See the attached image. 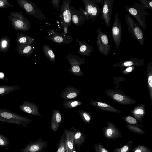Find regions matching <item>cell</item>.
Listing matches in <instances>:
<instances>
[{
  "instance_id": "obj_1",
  "label": "cell",
  "mask_w": 152,
  "mask_h": 152,
  "mask_svg": "<svg viewBox=\"0 0 152 152\" xmlns=\"http://www.w3.org/2000/svg\"><path fill=\"white\" fill-rule=\"evenodd\" d=\"M30 119L7 109L0 108V121L26 127L32 121Z\"/></svg>"
},
{
  "instance_id": "obj_2",
  "label": "cell",
  "mask_w": 152,
  "mask_h": 152,
  "mask_svg": "<svg viewBox=\"0 0 152 152\" xmlns=\"http://www.w3.org/2000/svg\"><path fill=\"white\" fill-rule=\"evenodd\" d=\"M124 7L135 18L141 27L145 30L146 28L145 16L150 14L145 10L146 9L145 6L142 4L134 2L133 6L124 5Z\"/></svg>"
},
{
  "instance_id": "obj_3",
  "label": "cell",
  "mask_w": 152,
  "mask_h": 152,
  "mask_svg": "<svg viewBox=\"0 0 152 152\" xmlns=\"http://www.w3.org/2000/svg\"><path fill=\"white\" fill-rule=\"evenodd\" d=\"M125 20L129 35L143 46L145 39L144 37V32L141 26L129 14L125 15Z\"/></svg>"
},
{
  "instance_id": "obj_4",
  "label": "cell",
  "mask_w": 152,
  "mask_h": 152,
  "mask_svg": "<svg viewBox=\"0 0 152 152\" xmlns=\"http://www.w3.org/2000/svg\"><path fill=\"white\" fill-rule=\"evenodd\" d=\"M11 25L16 31L26 32L31 28V24L26 18L20 12H12L8 16Z\"/></svg>"
},
{
  "instance_id": "obj_5",
  "label": "cell",
  "mask_w": 152,
  "mask_h": 152,
  "mask_svg": "<svg viewBox=\"0 0 152 152\" xmlns=\"http://www.w3.org/2000/svg\"><path fill=\"white\" fill-rule=\"evenodd\" d=\"M70 0H64L61 7L59 15L61 24L62 26L63 32L66 34L69 26L71 25L72 18L70 10Z\"/></svg>"
},
{
  "instance_id": "obj_6",
  "label": "cell",
  "mask_w": 152,
  "mask_h": 152,
  "mask_svg": "<svg viewBox=\"0 0 152 152\" xmlns=\"http://www.w3.org/2000/svg\"><path fill=\"white\" fill-rule=\"evenodd\" d=\"M19 6L28 14L40 20H46L45 16L35 4L29 0H16Z\"/></svg>"
},
{
  "instance_id": "obj_7",
  "label": "cell",
  "mask_w": 152,
  "mask_h": 152,
  "mask_svg": "<svg viewBox=\"0 0 152 152\" xmlns=\"http://www.w3.org/2000/svg\"><path fill=\"white\" fill-rule=\"evenodd\" d=\"M108 97L119 104L123 105L133 104L136 102L125 94L123 91L118 89H107L104 91Z\"/></svg>"
},
{
  "instance_id": "obj_8",
  "label": "cell",
  "mask_w": 152,
  "mask_h": 152,
  "mask_svg": "<svg viewBox=\"0 0 152 152\" xmlns=\"http://www.w3.org/2000/svg\"><path fill=\"white\" fill-rule=\"evenodd\" d=\"M96 44L99 52L105 57L111 54L110 46L107 34L103 33L99 27L96 31Z\"/></svg>"
},
{
  "instance_id": "obj_9",
  "label": "cell",
  "mask_w": 152,
  "mask_h": 152,
  "mask_svg": "<svg viewBox=\"0 0 152 152\" xmlns=\"http://www.w3.org/2000/svg\"><path fill=\"white\" fill-rule=\"evenodd\" d=\"M84 4V10L87 13L88 20H92V21H95L100 13L102 9L97 4V0H81Z\"/></svg>"
},
{
  "instance_id": "obj_10",
  "label": "cell",
  "mask_w": 152,
  "mask_h": 152,
  "mask_svg": "<svg viewBox=\"0 0 152 152\" xmlns=\"http://www.w3.org/2000/svg\"><path fill=\"white\" fill-rule=\"evenodd\" d=\"M48 36L46 38L52 42L60 44H68L72 42L73 38L71 36L65 34L53 29L48 30Z\"/></svg>"
},
{
  "instance_id": "obj_11",
  "label": "cell",
  "mask_w": 152,
  "mask_h": 152,
  "mask_svg": "<svg viewBox=\"0 0 152 152\" xmlns=\"http://www.w3.org/2000/svg\"><path fill=\"white\" fill-rule=\"evenodd\" d=\"M77 10L72 6H70L72 23L75 25L80 26L84 24L85 21L89 20L88 15L84 9L79 7Z\"/></svg>"
},
{
  "instance_id": "obj_12",
  "label": "cell",
  "mask_w": 152,
  "mask_h": 152,
  "mask_svg": "<svg viewBox=\"0 0 152 152\" xmlns=\"http://www.w3.org/2000/svg\"><path fill=\"white\" fill-rule=\"evenodd\" d=\"M112 36L116 48H119L122 40V27L121 23L117 12L115 15L112 26Z\"/></svg>"
},
{
  "instance_id": "obj_13",
  "label": "cell",
  "mask_w": 152,
  "mask_h": 152,
  "mask_svg": "<svg viewBox=\"0 0 152 152\" xmlns=\"http://www.w3.org/2000/svg\"><path fill=\"white\" fill-rule=\"evenodd\" d=\"M114 0H104L100 19L103 20L107 27L110 26L112 18L113 4Z\"/></svg>"
},
{
  "instance_id": "obj_14",
  "label": "cell",
  "mask_w": 152,
  "mask_h": 152,
  "mask_svg": "<svg viewBox=\"0 0 152 152\" xmlns=\"http://www.w3.org/2000/svg\"><path fill=\"white\" fill-rule=\"evenodd\" d=\"M107 126H105L102 129L103 134L106 139L111 140L122 137L121 133L119 129L113 123L110 121L106 122Z\"/></svg>"
},
{
  "instance_id": "obj_15",
  "label": "cell",
  "mask_w": 152,
  "mask_h": 152,
  "mask_svg": "<svg viewBox=\"0 0 152 152\" xmlns=\"http://www.w3.org/2000/svg\"><path fill=\"white\" fill-rule=\"evenodd\" d=\"M19 107L20 110L23 112L34 116L41 117L38 110L39 107L34 103L24 101L22 102V104L19 105Z\"/></svg>"
},
{
  "instance_id": "obj_16",
  "label": "cell",
  "mask_w": 152,
  "mask_h": 152,
  "mask_svg": "<svg viewBox=\"0 0 152 152\" xmlns=\"http://www.w3.org/2000/svg\"><path fill=\"white\" fill-rule=\"evenodd\" d=\"M80 94V90L73 86H68L65 87L61 93V97L64 101L74 100Z\"/></svg>"
},
{
  "instance_id": "obj_17",
  "label": "cell",
  "mask_w": 152,
  "mask_h": 152,
  "mask_svg": "<svg viewBox=\"0 0 152 152\" xmlns=\"http://www.w3.org/2000/svg\"><path fill=\"white\" fill-rule=\"evenodd\" d=\"M144 62V59H140L137 58H132L114 64H113V66L114 67H118L138 66L143 65Z\"/></svg>"
},
{
  "instance_id": "obj_18",
  "label": "cell",
  "mask_w": 152,
  "mask_h": 152,
  "mask_svg": "<svg viewBox=\"0 0 152 152\" xmlns=\"http://www.w3.org/2000/svg\"><path fill=\"white\" fill-rule=\"evenodd\" d=\"M76 42L78 43L79 46V50L77 53L82 55H85L91 57V54L92 52L94 49L93 47L83 41L79 40L77 38Z\"/></svg>"
},
{
  "instance_id": "obj_19",
  "label": "cell",
  "mask_w": 152,
  "mask_h": 152,
  "mask_svg": "<svg viewBox=\"0 0 152 152\" xmlns=\"http://www.w3.org/2000/svg\"><path fill=\"white\" fill-rule=\"evenodd\" d=\"M89 103L96 108L108 112L121 113V112L113 106L107 104L91 99Z\"/></svg>"
},
{
  "instance_id": "obj_20",
  "label": "cell",
  "mask_w": 152,
  "mask_h": 152,
  "mask_svg": "<svg viewBox=\"0 0 152 152\" xmlns=\"http://www.w3.org/2000/svg\"><path fill=\"white\" fill-rule=\"evenodd\" d=\"M42 141L31 142L21 150V152H40L45 147Z\"/></svg>"
},
{
  "instance_id": "obj_21",
  "label": "cell",
  "mask_w": 152,
  "mask_h": 152,
  "mask_svg": "<svg viewBox=\"0 0 152 152\" xmlns=\"http://www.w3.org/2000/svg\"><path fill=\"white\" fill-rule=\"evenodd\" d=\"M61 120V114L60 111L57 110H53L51 117V129L53 131H56L60 126Z\"/></svg>"
},
{
  "instance_id": "obj_22",
  "label": "cell",
  "mask_w": 152,
  "mask_h": 152,
  "mask_svg": "<svg viewBox=\"0 0 152 152\" xmlns=\"http://www.w3.org/2000/svg\"><path fill=\"white\" fill-rule=\"evenodd\" d=\"M35 49L31 45H22L17 43V51L18 54L22 56L29 57Z\"/></svg>"
},
{
  "instance_id": "obj_23",
  "label": "cell",
  "mask_w": 152,
  "mask_h": 152,
  "mask_svg": "<svg viewBox=\"0 0 152 152\" xmlns=\"http://www.w3.org/2000/svg\"><path fill=\"white\" fill-rule=\"evenodd\" d=\"M145 105L143 104L135 107L134 108L131 110L132 116L137 121L142 123V118L145 115Z\"/></svg>"
},
{
  "instance_id": "obj_24",
  "label": "cell",
  "mask_w": 152,
  "mask_h": 152,
  "mask_svg": "<svg viewBox=\"0 0 152 152\" xmlns=\"http://www.w3.org/2000/svg\"><path fill=\"white\" fill-rule=\"evenodd\" d=\"M75 129L65 130V139L68 152H72L74 146V136Z\"/></svg>"
},
{
  "instance_id": "obj_25",
  "label": "cell",
  "mask_w": 152,
  "mask_h": 152,
  "mask_svg": "<svg viewBox=\"0 0 152 152\" xmlns=\"http://www.w3.org/2000/svg\"><path fill=\"white\" fill-rule=\"evenodd\" d=\"M65 58L70 64L71 67L74 66H80L85 63L84 58L76 55L69 54L66 56Z\"/></svg>"
},
{
  "instance_id": "obj_26",
  "label": "cell",
  "mask_w": 152,
  "mask_h": 152,
  "mask_svg": "<svg viewBox=\"0 0 152 152\" xmlns=\"http://www.w3.org/2000/svg\"><path fill=\"white\" fill-rule=\"evenodd\" d=\"M147 84L151 105L152 106V62L150 61L147 66L146 73Z\"/></svg>"
},
{
  "instance_id": "obj_27",
  "label": "cell",
  "mask_w": 152,
  "mask_h": 152,
  "mask_svg": "<svg viewBox=\"0 0 152 152\" xmlns=\"http://www.w3.org/2000/svg\"><path fill=\"white\" fill-rule=\"evenodd\" d=\"M17 43L22 45H31L34 42V39L30 36L18 32L16 34Z\"/></svg>"
},
{
  "instance_id": "obj_28",
  "label": "cell",
  "mask_w": 152,
  "mask_h": 152,
  "mask_svg": "<svg viewBox=\"0 0 152 152\" xmlns=\"http://www.w3.org/2000/svg\"><path fill=\"white\" fill-rule=\"evenodd\" d=\"M20 87L17 85L9 86L0 84V97L5 96L10 93L19 90Z\"/></svg>"
},
{
  "instance_id": "obj_29",
  "label": "cell",
  "mask_w": 152,
  "mask_h": 152,
  "mask_svg": "<svg viewBox=\"0 0 152 152\" xmlns=\"http://www.w3.org/2000/svg\"><path fill=\"white\" fill-rule=\"evenodd\" d=\"M86 136L81 131L77 130H75L74 136V144L80 147L86 141Z\"/></svg>"
},
{
  "instance_id": "obj_30",
  "label": "cell",
  "mask_w": 152,
  "mask_h": 152,
  "mask_svg": "<svg viewBox=\"0 0 152 152\" xmlns=\"http://www.w3.org/2000/svg\"><path fill=\"white\" fill-rule=\"evenodd\" d=\"M42 50L46 57L50 61L54 63L55 61V56L51 48L47 45L44 44L43 46Z\"/></svg>"
},
{
  "instance_id": "obj_31",
  "label": "cell",
  "mask_w": 152,
  "mask_h": 152,
  "mask_svg": "<svg viewBox=\"0 0 152 152\" xmlns=\"http://www.w3.org/2000/svg\"><path fill=\"white\" fill-rule=\"evenodd\" d=\"M82 102L79 100H69L64 101L62 102L63 106L65 108H74L81 105Z\"/></svg>"
},
{
  "instance_id": "obj_32",
  "label": "cell",
  "mask_w": 152,
  "mask_h": 152,
  "mask_svg": "<svg viewBox=\"0 0 152 152\" xmlns=\"http://www.w3.org/2000/svg\"><path fill=\"white\" fill-rule=\"evenodd\" d=\"M10 39L7 37H2L0 40V51L5 53L10 48Z\"/></svg>"
},
{
  "instance_id": "obj_33",
  "label": "cell",
  "mask_w": 152,
  "mask_h": 152,
  "mask_svg": "<svg viewBox=\"0 0 152 152\" xmlns=\"http://www.w3.org/2000/svg\"><path fill=\"white\" fill-rule=\"evenodd\" d=\"M132 143V141H129L122 147L115 148L113 152H130Z\"/></svg>"
},
{
  "instance_id": "obj_34",
  "label": "cell",
  "mask_w": 152,
  "mask_h": 152,
  "mask_svg": "<svg viewBox=\"0 0 152 152\" xmlns=\"http://www.w3.org/2000/svg\"><path fill=\"white\" fill-rule=\"evenodd\" d=\"M79 113L80 118L84 122L87 124L91 123V117L88 112L85 110H80Z\"/></svg>"
},
{
  "instance_id": "obj_35",
  "label": "cell",
  "mask_w": 152,
  "mask_h": 152,
  "mask_svg": "<svg viewBox=\"0 0 152 152\" xmlns=\"http://www.w3.org/2000/svg\"><path fill=\"white\" fill-rule=\"evenodd\" d=\"M122 119L128 124L134 125L138 127H144L143 126L140 125L137 121L133 117L128 115L122 117Z\"/></svg>"
},
{
  "instance_id": "obj_36",
  "label": "cell",
  "mask_w": 152,
  "mask_h": 152,
  "mask_svg": "<svg viewBox=\"0 0 152 152\" xmlns=\"http://www.w3.org/2000/svg\"><path fill=\"white\" fill-rule=\"evenodd\" d=\"M130 151L132 152H151V150L144 145H139L131 148Z\"/></svg>"
},
{
  "instance_id": "obj_37",
  "label": "cell",
  "mask_w": 152,
  "mask_h": 152,
  "mask_svg": "<svg viewBox=\"0 0 152 152\" xmlns=\"http://www.w3.org/2000/svg\"><path fill=\"white\" fill-rule=\"evenodd\" d=\"M126 126L130 131L132 132L135 133L140 134L145 133L144 131L138 126L128 124L126 125Z\"/></svg>"
},
{
  "instance_id": "obj_38",
  "label": "cell",
  "mask_w": 152,
  "mask_h": 152,
  "mask_svg": "<svg viewBox=\"0 0 152 152\" xmlns=\"http://www.w3.org/2000/svg\"><path fill=\"white\" fill-rule=\"evenodd\" d=\"M67 70L75 76H80L84 75L80 66H79L71 67L70 69H68Z\"/></svg>"
},
{
  "instance_id": "obj_39",
  "label": "cell",
  "mask_w": 152,
  "mask_h": 152,
  "mask_svg": "<svg viewBox=\"0 0 152 152\" xmlns=\"http://www.w3.org/2000/svg\"><path fill=\"white\" fill-rule=\"evenodd\" d=\"M57 152H68L65 138L63 137L60 140Z\"/></svg>"
},
{
  "instance_id": "obj_40",
  "label": "cell",
  "mask_w": 152,
  "mask_h": 152,
  "mask_svg": "<svg viewBox=\"0 0 152 152\" xmlns=\"http://www.w3.org/2000/svg\"><path fill=\"white\" fill-rule=\"evenodd\" d=\"M9 143L8 138L0 133V146L7 147L9 145Z\"/></svg>"
},
{
  "instance_id": "obj_41",
  "label": "cell",
  "mask_w": 152,
  "mask_h": 152,
  "mask_svg": "<svg viewBox=\"0 0 152 152\" xmlns=\"http://www.w3.org/2000/svg\"><path fill=\"white\" fill-rule=\"evenodd\" d=\"M94 149L96 152H109L103 145L100 143L94 144Z\"/></svg>"
},
{
  "instance_id": "obj_42",
  "label": "cell",
  "mask_w": 152,
  "mask_h": 152,
  "mask_svg": "<svg viewBox=\"0 0 152 152\" xmlns=\"http://www.w3.org/2000/svg\"><path fill=\"white\" fill-rule=\"evenodd\" d=\"M138 1L143 5L147 9L152 10V0H138Z\"/></svg>"
},
{
  "instance_id": "obj_43",
  "label": "cell",
  "mask_w": 152,
  "mask_h": 152,
  "mask_svg": "<svg viewBox=\"0 0 152 152\" xmlns=\"http://www.w3.org/2000/svg\"><path fill=\"white\" fill-rule=\"evenodd\" d=\"M10 7H13V6L10 4L7 0H0V8H7Z\"/></svg>"
},
{
  "instance_id": "obj_44",
  "label": "cell",
  "mask_w": 152,
  "mask_h": 152,
  "mask_svg": "<svg viewBox=\"0 0 152 152\" xmlns=\"http://www.w3.org/2000/svg\"><path fill=\"white\" fill-rule=\"evenodd\" d=\"M135 68L134 66L127 67L122 72V73L125 75H127L132 72Z\"/></svg>"
},
{
  "instance_id": "obj_45",
  "label": "cell",
  "mask_w": 152,
  "mask_h": 152,
  "mask_svg": "<svg viewBox=\"0 0 152 152\" xmlns=\"http://www.w3.org/2000/svg\"><path fill=\"white\" fill-rule=\"evenodd\" d=\"M60 1L59 0H53L51 2L55 9H57L58 10L60 7L59 5L60 3Z\"/></svg>"
},
{
  "instance_id": "obj_46",
  "label": "cell",
  "mask_w": 152,
  "mask_h": 152,
  "mask_svg": "<svg viewBox=\"0 0 152 152\" xmlns=\"http://www.w3.org/2000/svg\"><path fill=\"white\" fill-rule=\"evenodd\" d=\"M97 3H100L102 4L103 3L104 0H97Z\"/></svg>"
},
{
  "instance_id": "obj_47",
  "label": "cell",
  "mask_w": 152,
  "mask_h": 152,
  "mask_svg": "<svg viewBox=\"0 0 152 152\" xmlns=\"http://www.w3.org/2000/svg\"><path fill=\"white\" fill-rule=\"evenodd\" d=\"M4 76V74L0 72V78H2Z\"/></svg>"
},
{
  "instance_id": "obj_48",
  "label": "cell",
  "mask_w": 152,
  "mask_h": 152,
  "mask_svg": "<svg viewBox=\"0 0 152 152\" xmlns=\"http://www.w3.org/2000/svg\"><path fill=\"white\" fill-rule=\"evenodd\" d=\"M72 152H77L76 150V149L75 148V146H74V147H73V148L72 150Z\"/></svg>"
},
{
  "instance_id": "obj_49",
  "label": "cell",
  "mask_w": 152,
  "mask_h": 152,
  "mask_svg": "<svg viewBox=\"0 0 152 152\" xmlns=\"http://www.w3.org/2000/svg\"></svg>"
}]
</instances>
